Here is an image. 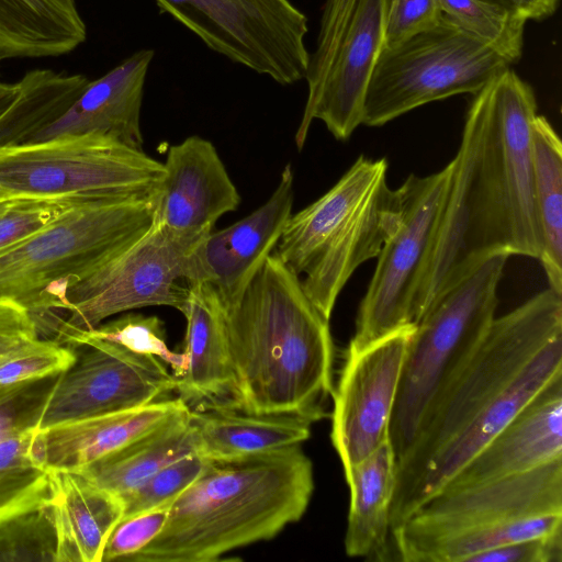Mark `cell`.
<instances>
[{
	"label": "cell",
	"mask_w": 562,
	"mask_h": 562,
	"mask_svg": "<svg viewBox=\"0 0 562 562\" xmlns=\"http://www.w3.org/2000/svg\"><path fill=\"white\" fill-rule=\"evenodd\" d=\"M560 373L562 294L548 288L493 319L470 361L397 460L391 531Z\"/></svg>",
	"instance_id": "1"
},
{
	"label": "cell",
	"mask_w": 562,
	"mask_h": 562,
	"mask_svg": "<svg viewBox=\"0 0 562 562\" xmlns=\"http://www.w3.org/2000/svg\"><path fill=\"white\" fill-rule=\"evenodd\" d=\"M222 308L235 383L223 406L322 419L334 391L335 346L329 319L306 296L300 278L273 252L239 297Z\"/></svg>",
	"instance_id": "2"
},
{
	"label": "cell",
	"mask_w": 562,
	"mask_h": 562,
	"mask_svg": "<svg viewBox=\"0 0 562 562\" xmlns=\"http://www.w3.org/2000/svg\"><path fill=\"white\" fill-rule=\"evenodd\" d=\"M313 492V463L301 445L209 461L170 505L158 535L124 562L220 561L299 521Z\"/></svg>",
	"instance_id": "3"
},
{
	"label": "cell",
	"mask_w": 562,
	"mask_h": 562,
	"mask_svg": "<svg viewBox=\"0 0 562 562\" xmlns=\"http://www.w3.org/2000/svg\"><path fill=\"white\" fill-rule=\"evenodd\" d=\"M562 530V460L445 490L391 531L404 562H471L486 551Z\"/></svg>",
	"instance_id": "4"
},
{
	"label": "cell",
	"mask_w": 562,
	"mask_h": 562,
	"mask_svg": "<svg viewBox=\"0 0 562 562\" xmlns=\"http://www.w3.org/2000/svg\"><path fill=\"white\" fill-rule=\"evenodd\" d=\"M387 167L385 158L359 156L327 192L292 213L274 249L327 319L356 269L398 227L401 194L389 187Z\"/></svg>",
	"instance_id": "5"
},
{
	"label": "cell",
	"mask_w": 562,
	"mask_h": 562,
	"mask_svg": "<svg viewBox=\"0 0 562 562\" xmlns=\"http://www.w3.org/2000/svg\"><path fill=\"white\" fill-rule=\"evenodd\" d=\"M507 252L491 254L445 289L414 324L402 364L389 439L396 462L462 372L495 318Z\"/></svg>",
	"instance_id": "6"
},
{
	"label": "cell",
	"mask_w": 562,
	"mask_h": 562,
	"mask_svg": "<svg viewBox=\"0 0 562 562\" xmlns=\"http://www.w3.org/2000/svg\"><path fill=\"white\" fill-rule=\"evenodd\" d=\"M158 195L71 205L45 227L0 251V300L24 305L36 325L52 302L153 225Z\"/></svg>",
	"instance_id": "7"
},
{
	"label": "cell",
	"mask_w": 562,
	"mask_h": 562,
	"mask_svg": "<svg viewBox=\"0 0 562 562\" xmlns=\"http://www.w3.org/2000/svg\"><path fill=\"white\" fill-rule=\"evenodd\" d=\"M162 162L100 134L0 145V202L155 196Z\"/></svg>",
	"instance_id": "8"
},
{
	"label": "cell",
	"mask_w": 562,
	"mask_h": 562,
	"mask_svg": "<svg viewBox=\"0 0 562 562\" xmlns=\"http://www.w3.org/2000/svg\"><path fill=\"white\" fill-rule=\"evenodd\" d=\"M449 166L434 239L413 302V324L445 289L480 260L497 251L508 254L483 109L476 95L468 109L461 143Z\"/></svg>",
	"instance_id": "9"
},
{
	"label": "cell",
	"mask_w": 562,
	"mask_h": 562,
	"mask_svg": "<svg viewBox=\"0 0 562 562\" xmlns=\"http://www.w3.org/2000/svg\"><path fill=\"white\" fill-rule=\"evenodd\" d=\"M510 64L453 20L383 48L371 76L362 124L382 126L427 103L475 94Z\"/></svg>",
	"instance_id": "10"
},
{
	"label": "cell",
	"mask_w": 562,
	"mask_h": 562,
	"mask_svg": "<svg viewBox=\"0 0 562 562\" xmlns=\"http://www.w3.org/2000/svg\"><path fill=\"white\" fill-rule=\"evenodd\" d=\"M198 246L168 233L155 218L147 232L68 284L52 302L53 339L88 330L116 314L147 306L183 307L191 255Z\"/></svg>",
	"instance_id": "11"
},
{
	"label": "cell",
	"mask_w": 562,
	"mask_h": 562,
	"mask_svg": "<svg viewBox=\"0 0 562 562\" xmlns=\"http://www.w3.org/2000/svg\"><path fill=\"white\" fill-rule=\"evenodd\" d=\"M211 50L281 86L305 79L308 19L290 0H154Z\"/></svg>",
	"instance_id": "12"
},
{
	"label": "cell",
	"mask_w": 562,
	"mask_h": 562,
	"mask_svg": "<svg viewBox=\"0 0 562 562\" xmlns=\"http://www.w3.org/2000/svg\"><path fill=\"white\" fill-rule=\"evenodd\" d=\"M450 176L449 164L426 177L409 175L398 191L402 215L386 240L360 303L347 351H358L412 323L413 302L434 239Z\"/></svg>",
	"instance_id": "13"
},
{
	"label": "cell",
	"mask_w": 562,
	"mask_h": 562,
	"mask_svg": "<svg viewBox=\"0 0 562 562\" xmlns=\"http://www.w3.org/2000/svg\"><path fill=\"white\" fill-rule=\"evenodd\" d=\"M475 95L485 122L488 156L508 254L539 259L542 239L533 193L532 87L507 67Z\"/></svg>",
	"instance_id": "14"
},
{
	"label": "cell",
	"mask_w": 562,
	"mask_h": 562,
	"mask_svg": "<svg viewBox=\"0 0 562 562\" xmlns=\"http://www.w3.org/2000/svg\"><path fill=\"white\" fill-rule=\"evenodd\" d=\"M64 345L75 349L76 360L59 374L38 429L144 406L175 391L176 378L155 356L94 338Z\"/></svg>",
	"instance_id": "15"
},
{
	"label": "cell",
	"mask_w": 562,
	"mask_h": 562,
	"mask_svg": "<svg viewBox=\"0 0 562 562\" xmlns=\"http://www.w3.org/2000/svg\"><path fill=\"white\" fill-rule=\"evenodd\" d=\"M414 325L347 351L333 391L331 443L344 471L389 439L401 370Z\"/></svg>",
	"instance_id": "16"
},
{
	"label": "cell",
	"mask_w": 562,
	"mask_h": 562,
	"mask_svg": "<svg viewBox=\"0 0 562 562\" xmlns=\"http://www.w3.org/2000/svg\"><path fill=\"white\" fill-rule=\"evenodd\" d=\"M387 1L357 0L325 79L314 92L306 94L294 135L299 150L316 120L339 140L348 139L362 124L366 92L384 47Z\"/></svg>",
	"instance_id": "17"
},
{
	"label": "cell",
	"mask_w": 562,
	"mask_h": 562,
	"mask_svg": "<svg viewBox=\"0 0 562 562\" xmlns=\"http://www.w3.org/2000/svg\"><path fill=\"white\" fill-rule=\"evenodd\" d=\"M294 202V175L288 164L269 199L254 212L212 232L192 252L188 283L203 282L223 307L234 303L273 254Z\"/></svg>",
	"instance_id": "18"
},
{
	"label": "cell",
	"mask_w": 562,
	"mask_h": 562,
	"mask_svg": "<svg viewBox=\"0 0 562 562\" xmlns=\"http://www.w3.org/2000/svg\"><path fill=\"white\" fill-rule=\"evenodd\" d=\"M156 217L171 235L199 246L240 194L215 146L198 135L169 147Z\"/></svg>",
	"instance_id": "19"
},
{
	"label": "cell",
	"mask_w": 562,
	"mask_h": 562,
	"mask_svg": "<svg viewBox=\"0 0 562 562\" xmlns=\"http://www.w3.org/2000/svg\"><path fill=\"white\" fill-rule=\"evenodd\" d=\"M559 460L562 373L548 382L440 491L505 479Z\"/></svg>",
	"instance_id": "20"
},
{
	"label": "cell",
	"mask_w": 562,
	"mask_h": 562,
	"mask_svg": "<svg viewBox=\"0 0 562 562\" xmlns=\"http://www.w3.org/2000/svg\"><path fill=\"white\" fill-rule=\"evenodd\" d=\"M59 374L0 386V525L48 501L49 471L31 459L26 428L38 427Z\"/></svg>",
	"instance_id": "21"
},
{
	"label": "cell",
	"mask_w": 562,
	"mask_h": 562,
	"mask_svg": "<svg viewBox=\"0 0 562 562\" xmlns=\"http://www.w3.org/2000/svg\"><path fill=\"white\" fill-rule=\"evenodd\" d=\"M154 56V49H139L100 78L89 80L71 105L27 142L65 135L100 134L143 149L140 110Z\"/></svg>",
	"instance_id": "22"
},
{
	"label": "cell",
	"mask_w": 562,
	"mask_h": 562,
	"mask_svg": "<svg viewBox=\"0 0 562 562\" xmlns=\"http://www.w3.org/2000/svg\"><path fill=\"white\" fill-rule=\"evenodd\" d=\"M188 406L180 397L37 429L31 458L46 470H77L122 448Z\"/></svg>",
	"instance_id": "23"
},
{
	"label": "cell",
	"mask_w": 562,
	"mask_h": 562,
	"mask_svg": "<svg viewBox=\"0 0 562 562\" xmlns=\"http://www.w3.org/2000/svg\"><path fill=\"white\" fill-rule=\"evenodd\" d=\"M49 471L43 507L55 532L54 562H102L105 544L124 515V502L79 470Z\"/></svg>",
	"instance_id": "24"
},
{
	"label": "cell",
	"mask_w": 562,
	"mask_h": 562,
	"mask_svg": "<svg viewBox=\"0 0 562 562\" xmlns=\"http://www.w3.org/2000/svg\"><path fill=\"white\" fill-rule=\"evenodd\" d=\"M187 286V300L180 311L187 322L186 369L176 378L175 391L188 406L198 402L199 406L226 405L234 396L235 383L223 308L209 284L194 282Z\"/></svg>",
	"instance_id": "25"
},
{
	"label": "cell",
	"mask_w": 562,
	"mask_h": 562,
	"mask_svg": "<svg viewBox=\"0 0 562 562\" xmlns=\"http://www.w3.org/2000/svg\"><path fill=\"white\" fill-rule=\"evenodd\" d=\"M319 420L312 414H249L223 405L190 408L195 453L210 462H227L263 454L311 436Z\"/></svg>",
	"instance_id": "26"
},
{
	"label": "cell",
	"mask_w": 562,
	"mask_h": 562,
	"mask_svg": "<svg viewBox=\"0 0 562 562\" xmlns=\"http://www.w3.org/2000/svg\"><path fill=\"white\" fill-rule=\"evenodd\" d=\"M396 471V458L390 439L344 471L350 492L344 541L348 557L371 561L391 559L390 513Z\"/></svg>",
	"instance_id": "27"
},
{
	"label": "cell",
	"mask_w": 562,
	"mask_h": 562,
	"mask_svg": "<svg viewBox=\"0 0 562 562\" xmlns=\"http://www.w3.org/2000/svg\"><path fill=\"white\" fill-rule=\"evenodd\" d=\"M86 40L76 0H0V52L5 59L60 56Z\"/></svg>",
	"instance_id": "28"
},
{
	"label": "cell",
	"mask_w": 562,
	"mask_h": 562,
	"mask_svg": "<svg viewBox=\"0 0 562 562\" xmlns=\"http://www.w3.org/2000/svg\"><path fill=\"white\" fill-rule=\"evenodd\" d=\"M195 452L190 406L122 448L77 469L121 498L167 464Z\"/></svg>",
	"instance_id": "29"
},
{
	"label": "cell",
	"mask_w": 562,
	"mask_h": 562,
	"mask_svg": "<svg viewBox=\"0 0 562 562\" xmlns=\"http://www.w3.org/2000/svg\"><path fill=\"white\" fill-rule=\"evenodd\" d=\"M533 193L542 239L539 261L549 288L562 294V144L546 116L532 123Z\"/></svg>",
	"instance_id": "30"
},
{
	"label": "cell",
	"mask_w": 562,
	"mask_h": 562,
	"mask_svg": "<svg viewBox=\"0 0 562 562\" xmlns=\"http://www.w3.org/2000/svg\"><path fill=\"white\" fill-rule=\"evenodd\" d=\"M75 98L69 79L53 69L27 71L16 82L0 81V145L27 142L60 116Z\"/></svg>",
	"instance_id": "31"
},
{
	"label": "cell",
	"mask_w": 562,
	"mask_h": 562,
	"mask_svg": "<svg viewBox=\"0 0 562 562\" xmlns=\"http://www.w3.org/2000/svg\"><path fill=\"white\" fill-rule=\"evenodd\" d=\"M445 15L510 65L522 55L528 22L496 0H439Z\"/></svg>",
	"instance_id": "32"
},
{
	"label": "cell",
	"mask_w": 562,
	"mask_h": 562,
	"mask_svg": "<svg viewBox=\"0 0 562 562\" xmlns=\"http://www.w3.org/2000/svg\"><path fill=\"white\" fill-rule=\"evenodd\" d=\"M72 338L108 340L134 352L155 356L172 368L175 378L180 376L186 369L184 353L168 348L164 322L155 315L127 313L88 330L61 333L54 340L64 345Z\"/></svg>",
	"instance_id": "33"
},
{
	"label": "cell",
	"mask_w": 562,
	"mask_h": 562,
	"mask_svg": "<svg viewBox=\"0 0 562 562\" xmlns=\"http://www.w3.org/2000/svg\"><path fill=\"white\" fill-rule=\"evenodd\" d=\"M207 462L193 452L161 468L122 497L123 518L171 505L200 476Z\"/></svg>",
	"instance_id": "34"
},
{
	"label": "cell",
	"mask_w": 562,
	"mask_h": 562,
	"mask_svg": "<svg viewBox=\"0 0 562 562\" xmlns=\"http://www.w3.org/2000/svg\"><path fill=\"white\" fill-rule=\"evenodd\" d=\"M75 360L74 348L54 339L36 338L0 353V386L61 373Z\"/></svg>",
	"instance_id": "35"
},
{
	"label": "cell",
	"mask_w": 562,
	"mask_h": 562,
	"mask_svg": "<svg viewBox=\"0 0 562 562\" xmlns=\"http://www.w3.org/2000/svg\"><path fill=\"white\" fill-rule=\"evenodd\" d=\"M55 532L44 508L0 525V562H54Z\"/></svg>",
	"instance_id": "36"
},
{
	"label": "cell",
	"mask_w": 562,
	"mask_h": 562,
	"mask_svg": "<svg viewBox=\"0 0 562 562\" xmlns=\"http://www.w3.org/2000/svg\"><path fill=\"white\" fill-rule=\"evenodd\" d=\"M82 201L85 200H12L0 213V251L45 227L71 205Z\"/></svg>",
	"instance_id": "37"
},
{
	"label": "cell",
	"mask_w": 562,
	"mask_h": 562,
	"mask_svg": "<svg viewBox=\"0 0 562 562\" xmlns=\"http://www.w3.org/2000/svg\"><path fill=\"white\" fill-rule=\"evenodd\" d=\"M442 15L439 0H389L383 48L435 27Z\"/></svg>",
	"instance_id": "38"
},
{
	"label": "cell",
	"mask_w": 562,
	"mask_h": 562,
	"mask_svg": "<svg viewBox=\"0 0 562 562\" xmlns=\"http://www.w3.org/2000/svg\"><path fill=\"white\" fill-rule=\"evenodd\" d=\"M170 505L122 518L112 531L103 561H121L133 555L153 540L164 527Z\"/></svg>",
	"instance_id": "39"
},
{
	"label": "cell",
	"mask_w": 562,
	"mask_h": 562,
	"mask_svg": "<svg viewBox=\"0 0 562 562\" xmlns=\"http://www.w3.org/2000/svg\"><path fill=\"white\" fill-rule=\"evenodd\" d=\"M471 562H562V530L495 548Z\"/></svg>",
	"instance_id": "40"
},
{
	"label": "cell",
	"mask_w": 562,
	"mask_h": 562,
	"mask_svg": "<svg viewBox=\"0 0 562 562\" xmlns=\"http://www.w3.org/2000/svg\"><path fill=\"white\" fill-rule=\"evenodd\" d=\"M38 337L30 311L16 301L0 300V353Z\"/></svg>",
	"instance_id": "41"
},
{
	"label": "cell",
	"mask_w": 562,
	"mask_h": 562,
	"mask_svg": "<svg viewBox=\"0 0 562 562\" xmlns=\"http://www.w3.org/2000/svg\"><path fill=\"white\" fill-rule=\"evenodd\" d=\"M529 21H541L553 13L541 0H496Z\"/></svg>",
	"instance_id": "42"
},
{
	"label": "cell",
	"mask_w": 562,
	"mask_h": 562,
	"mask_svg": "<svg viewBox=\"0 0 562 562\" xmlns=\"http://www.w3.org/2000/svg\"><path fill=\"white\" fill-rule=\"evenodd\" d=\"M357 0H325L322 15L331 24L345 26L348 24Z\"/></svg>",
	"instance_id": "43"
},
{
	"label": "cell",
	"mask_w": 562,
	"mask_h": 562,
	"mask_svg": "<svg viewBox=\"0 0 562 562\" xmlns=\"http://www.w3.org/2000/svg\"><path fill=\"white\" fill-rule=\"evenodd\" d=\"M541 1L548 7V9L552 13L555 12V10H557V8L559 5V2H560V0H541Z\"/></svg>",
	"instance_id": "44"
},
{
	"label": "cell",
	"mask_w": 562,
	"mask_h": 562,
	"mask_svg": "<svg viewBox=\"0 0 562 562\" xmlns=\"http://www.w3.org/2000/svg\"><path fill=\"white\" fill-rule=\"evenodd\" d=\"M12 200L10 201H2L0 202V213L3 212L8 206L9 204L11 203Z\"/></svg>",
	"instance_id": "45"
},
{
	"label": "cell",
	"mask_w": 562,
	"mask_h": 562,
	"mask_svg": "<svg viewBox=\"0 0 562 562\" xmlns=\"http://www.w3.org/2000/svg\"><path fill=\"white\" fill-rule=\"evenodd\" d=\"M4 59H5V57H4V56L2 55V53L0 52V63H1L2 60H4Z\"/></svg>",
	"instance_id": "46"
}]
</instances>
